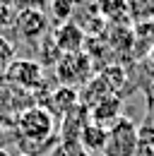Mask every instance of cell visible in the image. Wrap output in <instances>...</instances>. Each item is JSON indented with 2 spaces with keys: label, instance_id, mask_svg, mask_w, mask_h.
<instances>
[{
  "label": "cell",
  "instance_id": "52a82bcc",
  "mask_svg": "<svg viewBox=\"0 0 154 156\" xmlns=\"http://www.w3.org/2000/svg\"><path fill=\"white\" fill-rule=\"evenodd\" d=\"M120 115H123V98H120V94H111V96L101 98L96 106L89 108V120L101 125V127H111Z\"/></svg>",
  "mask_w": 154,
  "mask_h": 156
},
{
  "label": "cell",
  "instance_id": "277c9868",
  "mask_svg": "<svg viewBox=\"0 0 154 156\" xmlns=\"http://www.w3.org/2000/svg\"><path fill=\"white\" fill-rule=\"evenodd\" d=\"M92 62L94 60L87 53H65V55H60V60L56 62V75L60 79V84L75 87V84H84L87 79H92L94 77Z\"/></svg>",
  "mask_w": 154,
  "mask_h": 156
},
{
  "label": "cell",
  "instance_id": "5b68a950",
  "mask_svg": "<svg viewBox=\"0 0 154 156\" xmlns=\"http://www.w3.org/2000/svg\"><path fill=\"white\" fill-rule=\"evenodd\" d=\"M12 27L22 41L38 43L43 36H48V15L43 10H24L15 15Z\"/></svg>",
  "mask_w": 154,
  "mask_h": 156
},
{
  "label": "cell",
  "instance_id": "4fadbf2b",
  "mask_svg": "<svg viewBox=\"0 0 154 156\" xmlns=\"http://www.w3.org/2000/svg\"><path fill=\"white\" fill-rule=\"evenodd\" d=\"M36 46H38V65H56L58 60H60V55H63L51 34H48V36H43Z\"/></svg>",
  "mask_w": 154,
  "mask_h": 156
},
{
  "label": "cell",
  "instance_id": "ac0fdd59",
  "mask_svg": "<svg viewBox=\"0 0 154 156\" xmlns=\"http://www.w3.org/2000/svg\"><path fill=\"white\" fill-rule=\"evenodd\" d=\"M43 2H46V0H10L15 15H17V12H24V10H41Z\"/></svg>",
  "mask_w": 154,
  "mask_h": 156
},
{
  "label": "cell",
  "instance_id": "7402d4cb",
  "mask_svg": "<svg viewBox=\"0 0 154 156\" xmlns=\"http://www.w3.org/2000/svg\"><path fill=\"white\" fill-rule=\"evenodd\" d=\"M2 75H5V67H2V65H0V77H2Z\"/></svg>",
  "mask_w": 154,
  "mask_h": 156
},
{
  "label": "cell",
  "instance_id": "6da1fadb",
  "mask_svg": "<svg viewBox=\"0 0 154 156\" xmlns=\"http://www.w3.org/2000/svg\"><path fill=\"white\" fill-rule=\"evenodd\" d=\"M15 127H17V144L27 151L31 144H38L41 151H51L58 142L56 135V118L43 106H29L15 115Z\"/></svg>",
  "mask_w": 154,
  "mask_h": 156
},
{
  "label": "cell",
  "instance_id": "2e32d148",
  "mask_svg": "<svg viewBox=\"0 0 154 156\" xmlns=\"http://www.w3.org/2000/svg\"><path fill=\"white\" fill-rule=\"evenodd\" d=\"M12 22H15V10H12L10 0H0V31L12 27Z\"/></svg>",
  "mask_w": 154,
  "mask_h": 156
},
{
  "label": "cell",
  "instance_id": "9a60e30c",
  "mask_svg": "<svg viewBox=\"0 0 154 156\" xmlns=\"http://www.w3.org/2000/svg\"><path fill=\"white\" fill-rule=\"evenodd\" d=\"M48 156H92V154H87L79 142H58Z\"/></svg>",
  "mask_w": 154,
  "mask_h": 156
},
{
  "label": "cell",
  "instance_id": "7c38bea8",
  "mask_svg": "<svg viewBox=\"0 0 154 156\" xmlns=\"http://www.w3.org/2000/svg\"><path fill=\"white\" fill-rule=\"evenodd\" d=\"M75 12H77V0H48V15L58 24L72 22Z\"/></svg>",
  "mask_w": 154,
  "mask_h": 156
},
{
  "label": "cell",
  "instance_id": "44dd1931",
  "mask_svg": "<svg viewBox=\"0 0 154 156\" xmlns=\"http://www.w3.org/2000/svg\"><path fill=\"white\" fill-rule=\"evenodd\" d=\"M149 60H152V62H154V48H152V51H149Z\"/></svg>",
  "mask_w": 154,
  "mask_h": 156
},
{
  "label": "cell",
  "instance_id": "9c48e42d",
  "mask_svg": "<svg viewBox=\"0 0 154 156\" xmlns=\"http://www.w3.org/2000/svg\"><path fill=\"white\" fill-rule=\"evenodd\" d=\"M43 103H46L43 108H48V111L53 113V118H56V115L63 118L65 113H70L77 103H79V94H77L75 87H65V84H60L58 89H53V91L46 96Z\"/></svg>",
  "mask_w": 154,
  "mask_h": 156
},
{
  "label": "cell",
  "instance_id": "8992f818",
  "mask_svg": "<svg viewBox=\"0 0 154 156\" xmlns=\"http://www.w3.org/2000/svg\"><path fill=\"white\" fill-rule=\"evenodd\" d=\"M60 127H58V139L60 142H79V135L84 130V125L89 122V108L77 103L70 113L60 118Z\"/></svg>",
  "mask_w": 154,
  "mask_h": 156
},
{
  "label": "cell",
  "instance_id": "30bf717a",
  "mask_svg": "<svg viewBox=\"0 0 154 156\" xmlns=\"http://www.w3.org/2000/svg\"><path fill=\"white\" fill-rule=\"evenodd\" d=\"M77 94H79V103H82V106L92 108V106H96L101 98L111 96L113 89L108 87V82L101 77V75H94L92 79H87V82L82 84V89H79Z\"/></svg>",
  "mask_w": 154,
  "mask_h": 156
},
{
  "label": "cell",
  "instance_id": "d6986e66",
  "mask_svg": "<svg viewBox=\"0 0 154 156\" xmlns=\"http://www.w3.org/2000/svg\"><path fill=\"white\" fill-rule=\"evenodd\" d=\"M149 96H152V103H154V82H152V87H149Z\"/></svg>",
  "mask_w": 154,
  "mask_h": 156
},
{
  "label": "cell",
  "instance_id": "8fae6325",
  "mask_svg": "<svg viewBox=\"0 0 154 156\" xmlns=\"http://www.w3.org/2000/svg\"><path fill=\"white\" fill-rule=\"evenodd\" d=\"M106 130L108 127H101V125H96V122H87L84 125V130H82V135H79V144H82V149L87 151V154H101L104 151V144H106Z\"/></svg>",
  "mask_w": 154,
  "mask_h": 156
},
{
  "label": "cell",
  "instance_id": "e0dca14e",
  "mask_svg": "<svg viewBox=\"0 0 154 156\" xmlns=\"http://www.w3.org/2000/svg\"><path fill=\"white\" fill-rule=\"evenodd\" d=\"M15 46L10 43V41H5V39H0V65L2 67H7L12 60H15Z\"/></svg>",
  "mask_w": 154,
  "mask_h": 156
},
{
  "label": "cell",
  "instance_id": "3957f363",
  "mask_svg": "<svg viewBox=\"0 0 154 156\" xmlns=\"http://www.w3.org/2000/svg\"><path fill=\"white\" fill-rule=\"evenodd\" d=\"M5 82L12 84L15 89L22 91H36L38 87H43V67L38 65V60H27V58H15L5 67Z\"/></svg>",
  "mask_w": 154,
  "mask_h": 156
},
{
  "label": "cell",
  "instance_id": "7a4b0ae2",
  "mask_svg": "<svg viewBox=\"0 0 154 156\" xmlns=\"http://www.w3.org/2000/svg\"><path fill=\"white\" fill-rule=\"evenodd\" d=\"M137 149H140L137 125L128 115H120L106 130V144L101 156H137Z\"/></svg>",
  "mask_w": 154,
  "mask_h": 156
},
{
  "label": "cell",
  "instance_id": "ba28073f",
  "mask_svg": "<svg viewBox=\"0 0 154 156\" xmlns=\"http://www.w3.org/2000/svg\"><path fill=\"white\" fill-rule=\"evenodd\" d=\"M56 46L60 48V53H82V46H84V31L77 27L75 22H65V24H58V29L51 34Z\"/></svg>",
  "mask_w": 154,
  "mask_h": 156
},
{
  "label": "cell",
  "instance_id": "ffe728a7",
  "mask_svg": "<svg viewBox=\"0 0 154 156\" xmlns=\"http://www.w3.org/2000/svg\"><path fill=\"white\" fill-rule=\"evenodd\" d=\"M0 156H10V151L7 149H0Z\"/></svg>",
  "mask_w": 154,
  "mask_h": 156
},
{
  "label": "cell",
  "instance_id": "603a6c76",
  "mask_svg": "<svg viewBox=\"0 0 154 156\" xmlns=\"http://www.w3.org/2000/svg\"><path fill=\"white\" fill-rule=\"evenodd\" d=\"M22 156H27V154H22Z\"/></svg>",
  "mask_w": 154,
  "mask_h": 156
},
{
  "label": "cell",
  "instance_id": "5bb4252c",
  "mask_svg": "<svg viewBox=\"0 0 154 156\" xmlns=\"http://www.w3.org/2000/svg\"><path fill=\"white\" fill-rule=\"evenodd\" d=\"M10 139H17L15 118H10L7 113H0V149H5V144Z\"/></svg>",
  "mask_w": 154,
  "mask_h": 156
}]
</instances>
